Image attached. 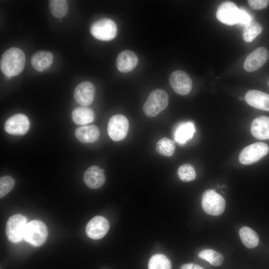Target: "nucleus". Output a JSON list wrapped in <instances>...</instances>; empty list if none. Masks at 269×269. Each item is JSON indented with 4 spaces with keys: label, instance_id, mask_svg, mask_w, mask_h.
I'll use <instances>...</instances> for the list:
<instances>
[{
    "label": "nucleus",
    "instance_id": "1",
    "mask_svg": "<svg viewBox=\"0 0 269 269\" xmlns=\"http://www.w3.org/2000/svg\"><path fill=\"white\" fill-rule=\"evenodd\" d=\"M25 64V57L23 52L16 47L6 50L0 58V67L2 72L8 78L19 75Z\"/></svg>",
    "mask_w": 269,
    "mask_h": 269
},
{
    "label": "nucleus",
    "instance_id": "2",
    "mask_svg": "<svg viewBox=\"0 0 269 269\" xmlns=\"http://www.w3.org/2000/svg\"><path fill=\"white\" fill-rule=\"evenodd\" d=\"M168 100V95L165 91L155 89L150 92L144 104L143 112L149 117H155L167 107Z\"/></svg>",
    "mask_w": 269,
    "mask_h": 269
},
{
    "label": "nucleus",
    "instance_id": "3",
    "mask_svg": "<svg viewBox=\"0 0 269 269\" xmlns=\"http://www.w3.org/2000/svg\"><path fill=\"white\" fill-rule=\"evenodd\" d=\"M201 205L206 213L217 216L224 212L226 202L224 198L214 190L207 189L202 194Z\"/></svg>",
    "mask_w": 269,
    "mask_h": 269
},
{
    "label": "nucleus",
    "instance_id": "4",
    "mask_svg": "<svg viewBox=\"0 0 269 269\" xmlns=\"http://www.w3.org/2000/svg\"><path fill=\"white\" fill-rule=\"evenodd\" d=\"M47 235V229L43 222L32 220L26 226L23 239L31 245L39 247L44 243Z\"/></svg>",
    "mask_w": 269,
    "mask_h": 269
},
{
    "label": "nucleus",
    "instance_id": "5",
    "mask_svg": "<svg viewBox=\"0 0 269 269\" xmlns=\"http://www.w3.org/2000/svg\"><path fill=\"white\" fill-rule=\"evenodd\" d=\"M27 225V218L19 214L11 216L6 225V235L8 240L12 243H18L23 239Z\"/></svg>",
    "mask_w": 269,
    "mask_h": 269
},
{
    "label": "nucleus",
    "instance_id": "6",
    "mask_svg": "<svg viewBox=\"0 0 269 269\" xmlns=\"http://www.w3.org/2000/svg\"><path fill=\"white\" fill-rule=\"evenodd\" d=\"M90 32L96 38L103 41L113 39L117 33V27L115 22L109 18H102L94 22Z\"/></svg>",
    "mask_w": 269,
    "mask_h": 269
},
{
    "label": "nucleus",
    "instance_id": "7",
    "mask_svg": "<svg viewBox=\"0 0 269 269\" xmlns=\"http://www.w3.org/2000/svg\"><path fill=\"white\" fill-rule=\"evenodd\" d=\"M269 151V147L266 143L256 142L245 147L241 151L239 159L242 164H251L266 155Z\"/></svg>",
    "mask_w": 269,
    "mask_h": 269
},
{
    "label": "nucleus",
    "instance_id": "8",
    "mask_svg": "<svg viewBox=\"0 0 269 269\" xmlns=\"http://www.w3.org/2000/svg\"><path fill=\"white\" fill-rule=\"evenodd\" d=\"M129 123L127 118L122 115L112 116L108 123L107 132L110 137L115 141L124 139L127 135Z\"/></svg>",
    "mask_w": 269,
    "mask_h": 269
},
{
    "label": "nucleus",
    "instance_id": "9",
    "mask_svg": "<svg viewBox=\"0 0 269 269\" xmlns=\"http://www.w3.org/2000/svg\"><path fill=\"white\" fill-rule=\"evenodd\" d=\"M169 80L173 90L179 95H186L191 91L192 80L189 76L182 70L173 72L169 76Z\"/></svg>",
    "mask_w": 269,
    "mask_h": 269
},
{
    "label": "nucleus",
    "instance_id": "10",
    "mask_svg": "<svg viewBox=\"0 0 269 269\" xmlns=\"http://www.w3.org/2000/svg\"><path fill=\"white\" fill-rule=\"evenodd\" d=\"M29 121L26 116L17 114L9 118L4 124L5 131L8 134L16 135L25 134L29 130Z\"/></svg>",
    "mask_w": 269,
    "mask_h": 269
},
{
    "label": "nucleus",
    "instance_id": "11",
    "mask_svg": "<svg viewBox=\"0 0 269 269\" xmlns=\"http://www.w3.org/2000/svg\"><path fill=\"white\" fill-rule=\"evenodd\" d=\"M109 228V223L106 218L102 216H96L87 223L86 233L90 238L98 240L107 234Z\"/></svg>",
    "mask_w": 269,
    "mask_h": 269
},
{
    "label": "nucleus",
    "instance_id": "12",
    "mask_svg": "<svg viewBox=\"0 0 269 269\" xmlns=\"http://www.w3.org/2000/svg\"><path fill=\"white\" fill-rule=\"evenodd\" d=\"M239 12V8L234 2L225 1L218 7L216 17L222 23L233 25L238 23Z\"/></svg>",
    "mask_w": 269,
    "mask_h": 269
},
{
    "label": "nucleus",
    "instance_id": "13",
    "mask_svg": "<svg viewBox=\"0 0 269 269\" xmlns=\"http://www.w3.org/2000/svg\"><path fill=\"white\" fill-rule=\"evenodd\" d=\"M269 56V51L266 48L260 47L255 49L245 60V70L250 72L259 69L267 62Z\"/></svg>",
    "mask_w": 269,
    "mask_h": 269
},
{
    "label": "nucleus",
    "instance_id": "14",
    "mask_svg": "<svg viewBox=\"0 0 269 269\" xmlns=\"http://www.w3.org/2000/svg\"><path fill=\"white\" fill-rule=\"evenodd\" d=\"M95 89L90 82L84 81L77 86L74 92L75 101L82 106H88L93 101Z\"/></svg>",
    "mask_w": 269,
    "mask_h": 269
},
{
    "label": "nucleus",
    "instance_id": "15",
    "mask_svg": "<svg viewBox=\"0 0 269 269\" xmlns=\"http://www.w3.org/2000/svg\"><path fill=\"white\" fill-rule=\"evenodd\" d=\"M83 179L88 187L95 189L103 186L106 178L102 169L96 165H93L88 168L85 171Z\"/></svg>",
    "mask_w": 269,
    "mask_h": 269
},
{
    "label": "nucleus",
    "instance_id": "16",
    "mask_svg": "<svg viewBox=\"0 0 269 269\" xmlns=\"http://www.w3.org/2000/svg\"><path fill=\"white\" fill-rule=\"evenodd\" d=\"M245 99L251 106L269 112V94L259 90H249L246 94Z\"/></svg>",
    "mask_w": 269,
    "mask_h": 269
},
{
    "label": "nucleus",
    "instance_id": "17",
    "mask_svg": "<svg viewBox=\"0 0 269 269\" xmlns=\"http://www.w3.org/2000/svg\"><path fill=\"white\" fill-rule=\"evenodd\" d=\"M138 57L133 51L126 50L118 55L116 65L121 72L128 73L132 71L138 63Z\"/></svg>",
    "mask_w": 269,
    "mask_h": 269
},
{
    "label": "nucleus",
    "instance_id": "18",
    "mask_svg": "<svg viewBox=\"0 0 269 269\" xmlns=\"http://www.w3.org/2000/svg\"><path fill=\"white\" fill-rule=\"evenodd\" d=\"M252 135L259 139H269V118L260 116L255 119L251 124Z\"/></svg>",
    "mask_w": 269,
    "mask_h": 269
},
{
    "label": "nucleus",
    "instance_id": "19",
    "mask_svg": "<svg viewBox=\"0 0 269 269\" xmlns=\"http://www.w3.org/2000/svg\"><path fill=\"white\" fill-rule=\"evenodd\" d=\"M53 60V56L50 52L39 50L36 52L32 56L31 64L36 71L42 72L50 67Z\"/></svg>",
    "mask_w": 269,
    "mask_h": 269
},
{
    "label": "nucleus",
    "instance_id": "20",
    "mask_svg": "<svg viewBox=\"0 0 269 269\" xmlns=\"http://www.w3.org/2000/svg\"><path fill=\"white\" fill-rule=\"evenodd\" d=\"M76 138L83 143H92L97 141L100 135L99 129L95 126L78 128L75 131Z\"/></svg>",
    "mask_w": 269,
    "mask_h": 269
},
{
    "label": "nucleus",
    "instance_id": "21",
    "mask_svg": "<svg viewBox=\"0 0 269 269\" xmlns=\"http://www.w3.org/2000/svg\"><path fill=\"white\" fill-rule=\"evenodd\" d=\"M195 132V129L193 123L188 122L182 123L174 132V139L177 142L184 144L192 138Z\"/></svg>",
    "mask_w": 269,
    "mask_h": 269
},
{
    "label": "nucleus",
    "instance_id": "22",
    "mask_svg": "<svg viewBox=\"0 0 269 269\" xmlns=\"http://www.w3.org/2000/svg\"><path fill=\"white\" fill-rule=\"evenodd\" d=\"M72 118L75 124L83 125L94 121L95 115L91 108L82 106L73 110L72 113Z\"/></svg>",
    "mask_w": 269,
    "mask_h": 269
},
{
    "label": "nucleus",
    "instance_id": "23",
    "mask_svg": "<svg viewBox=\"0 0 269 269\" xmlns=\"http://www.w3.org/2000/svg\"><path fill=\"white\" fill-rule=\"evenodd\" d=\"M239 236L243 244L248 248H255L259 243L258 234L249 227H242L239 231Z\"/></svg>",
    "mask_w": 269,
    "mask_h": 269
},
{
    "label": "nucleus",
    "instance_id": "24",
    "mask_svg": "<svg viewBox=\"0 0 269 269\" xmlns=\"http://www.w3.org/2000/svg\"><path fill=\"white\" fill-rule=\"evenodd\" d=\"M198 257L214 266H219L224 261L223 255L212 249L202 250L198 254Z\"/></svg>",
    "mask_w": 269,
    "mask_h": 269
},
{
    "label": "nucleus",
    "instance_id": "25",
    "mask_svg": "<svg viewBox=\"0 0 269 269\" xmlns=\"http://www.w3.org/2000/svg\"><path fill=\"white\" fill-rule=\"evenodd\" d=\"M50 10L52 15L61 19L67 13L68 5L65 0H51L49 1Z\"/></svg>",
    "mask_w": 269,
    "mask_h": 269
},
{
    "label": "nucleus",
    "instance_id": "26",
    "mask_svg": "<svg viewBox=\"0 0 269 269\" xmlns=\"http://www.w3.org/2000/svg\"><path fill=\"white\" fill-rule=\"evenodd\" d=\"M175 146L174 142L167 137L160 139L156 143V150L160 155L171 156L174 152Z\"/></svg>",
    "mask_w": 269,
    "mask_h": 269
},
{
    "label": "nucleus",
    "instance_id": "27",
    "mask_svg": "<svg viewBox=\"0 0 269 269\" xmlns=\"http://www.w3.org/2000/svg\"><path fill=\"white\" fill-rule=\"evenodd\" d=\"M262 31V27L259 23L252 21L247 24L243 32V38L247 42H252Z\"/></svg>",
    "mask_w": 269,
    "mask_h": 269
},
{
    "label": "nucleus",
    "instance_id": "28",
    "mask_svg": "<svg viewBox=\"0 0 269 269\" xmlns=\"http://www.w3.org/2000/svg\"><path fill=\"white\" fill-rule=\"evenodd\" d=\"M148 269H171L170 261L162 254L152 256L148 262Z\"/></svg>",
    "mask_w": 269,
    "mask_h": 269
},
{
    "label": "nucleus",
    "instance_id": "29",
    "mask_svg": "<svg viewBox=\"0 0 269 269\" xmlns=\"http://www.w3.org/2000/svg\"><path fill=\"white\" fill-rule=\"evenodd\" d=\"M177 175L183 182H190L196 178V172L193 166L189 163L181 165L178 169Z\"/></svg>",
    "mask_w": 269,
    "mask_h": 269
},
{
    "label": "nucleus",
    "instance_id": "30",
    "mask_svg": "<svg viewBox=\"0 0 269 269\" xmlns=\"http://www.w3.org/2000/svg\"><path fill=\"white\" fill-rule=\"evenodd\" d=\"M14 180L12 177L8 175L1 177L0 178V198L8 193L14 187Z\"/></svg>",
    "mask_w": 269,
    "mask_h": 269
},
{
    "label": "nucleus",
    "instance_id": "31",
    "mask_svg": "<svg viewBox=\"0 0 269 269\" xmlns=\"http://www.w3.org/2000/svg\"><path fill=\"white\" fill-rule=\"evenodd\" d=\"M251 15L243 8L239 9L238 23L247 25L252 22Z\"/></svg>",
    "mask_w": 269,
    "mask_h": 269
},
{
    "label": "nucleus",
    "instance_id": "32",
    "mask_svg": "<svg viewBox=\"0 0 269 269\" xmlns=\"http://www.w3.org/2000/svg\"><path fill=\"white\" fill-rule=\"evenodd\" d=\"M248 2L252 8L258 10L266 8L269 3V0H249Z\"/></svg>",
    "mask_w": 269,
    "mask_h": 269
},
{
    "label": "nucleus",
    "instance_id": "33",
    "mask_svg": "<svg viewBox=\"0 0 269 269\" xmlns=\"http://www.w3.org/2000/svg\"><path fill=\"white\" fill-rule=\"evenodd\" d=\"M180 269H204L201 266L192 263L185 264L181 265Z\"/></svg>",
    "mask_w": 269,
    "mask_h": 269
},
{
    "label": "nucleus",
    "instance_id": "34",
    "mask_svg": "<svg viewBox=\"0 0 269 269\" xmlns=\"http://www.w3.org/2000/svg\"><path fill=\"white\" fill-rule=\"evenodd\" d=\"M242 98H243L241 97H240L239 99L240 100L242 101V100H243V99H242Z\"/></svg>",
    "mask_w": 269,
    "mask_h": 269
},
{
    "label": "nucleus",
    "instance_id": "35",
    "mask_svg": "<svg viewBox=\"0 0 269 269\" xmlns=\"http://www.w3.org/2000/svg\"><path fill=\"white\" fill-rule=\"evenodd\" d=\"M268 85H269V82H268Z\"/></svg>",
    "mask_w": 269,
    "mask_h": 269
}]
</instances>
